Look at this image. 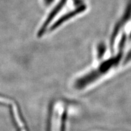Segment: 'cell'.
Listing matches in <instances>:
<instances>
[{
	"label": "cell",
	"mask_w": 131,
	"mask_h": 131,
	"mask_svg": "<svg viewBox=\"0 0 131 131\" xmlns=\"http://www.w3.org/2000/svg\"><path fill=\"white\" fill-rule=\"evenodd\" d=\"M131 61V49L129 50V52H127V55H126L125 58L124 59L123 63L124 64H126L129 63V62Z\"/></svg>",
	"instance_id": "6"
},
{
	"label": "cell",
	"mask_w": 131,
	"mask_h": 131,
	"mask_svg": "<svg viewBox=\"0 0 131 131\" xmlns=\"http://www.w3.org/2000/svg\"><path fill=\"white\" fill-rule=\"evenodd\" d=\"M86 9V5L85 4H81L75 7L73 9L70 10L69 12L64 14L63 15L60 16L57 20L54 21V23L50 24L49 27V32H53V31L57 30L66 23L84 12Z\"/></svg>",
	"instance_id": "3"
},
{
	"label": "cell",
	"mask_w": 131,
	"mask_h": 131,
	"mask_svg": "<svg viewBox=\"0 0 131 131\" xmlns=\"http://www.w3.org/2000/svg\"><path fill=\"white\" fill-rule=\"evenodd\" d=\"M69 1L70 0H60L57 3L56 5L52 9V10L49 12L46 18L45 19V21H44L40 29L38 30V32L37 33L38 37H41L42 35H45L46 32L49 29V26H50L53 21L57 17V16L61 12L62 9L65 7L66 5Z\"/></svg>",
	"instance_id": "4"
},
{
	"label": "cell",
	"mask_w": 131,
	"mask_h": 131,
	"mask_svg": "<svg viewBox=\"0 0 131 131\" xmlns=\"http://www.w3.org/2000/svg\"><path fill=\"white\" fill-rule=\"evenodd\" d=\"M63 119H62L61 123V131H65V115L63 116Z\"/></svg>",
	"instance_id": "7"
},
{
	"label": "cell",
	"mask_w": 131,
	"mask_h": 131,
	"mask_svg": "<svg viewBox=\"0 0 131 131\" xmlns=\"http://www.w3.org/2000/svg\"><path fill=\"white\" fill-rule=\"evenodd\" d=\"M106 50V47L104 44H100L99 46L98 47V58L101 59V57H103L104 55V53H105Z\"/></svg>",
	"instance_id": "5"
},
{
	"label": "cell",
	"mask_w": 131,
	"mask_h": 131,
	"mask_svg": "<svg viewBox=\"0 0 131 131\" xmlns=\"http://www.w3.org/2000/svg\"><path fill=\"white\" fill-rule=\"evenodd\" d=\"M126 41V37L125 35H123L119 41L118 53L117 55L103 62L96 69L92 70L91 72L84 75L79 79L77 80L75 83V88L77 89H84L86 86H89L93 82L96 81L100 77L107 73L113 67L117 65L122 58L123 51L125 46Z\"/></svg>",
	"instance_id": "1"
},
{
	"label": "cell",
	"mask_w": 131,
	"mask_h": 131,
	"mask_svg": "<svg viewBox=\"0 0 131 131\" xmlns=\"http://www.w3.org/2000/svg\"><path fill=\"white\" fill-rule=\"evenodd\" d=\"M131 19V0H128L126 6L124 8L122 15L119 18V20L115 25L114 29L111 34L110 38V45L111 47L114 49V46L115 42V40L119 35L121 30L128 23L129 21Z\"/></svg>",
	"instance_id": "2"
},
{
	"label": "cell",
	"mask_w": 131,
	"mask_h": 131,
	"mask_svg": "<svg viewBox=\"0 0 131 131\" xmlns=\"http://www.w3.org/2000/svg\"><path fill=\"white\" fill-rule=\"evenodd\" d=\"M129 38L130 39V40H131V31L130 32V34H129Z\"/></svg>",
	"instance_id": "8"
}]
</instances>
